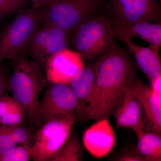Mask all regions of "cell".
I'll use <instances>...</instances> for the list:
<instances>
[{
    "instance_id": "6da1fadb",
    "label": "cell",
    "mask_w": 161,
    "mask_h": 161,
    "mask_svg": "<svg viewBox=\"0 0 161 161\" xmlns=\"http://www.w3.org/2000/svg\"><path fill=\"white\" fill-rule=\"evenodd\" d=\"M95 81L88 119H109L128 86L139 78L136 63L127 48L118 45L95 59Z\"/></svg>"
},
{
    "instance_id": "7a4b0ae2",
    "label": "cell",
    "mask_w": 161,
    "mask_h": 161,
    "mask_svg": "<svg viewBox=\"0 0 161 161\" xmlns=\"http://www.w3.org/2000/svg\"><path fill=\"white\" fill-rule=\"evenodd\" d=\"M10 61L13 68L10 80L13 97L25 109L29 125L37 128L39 95L47 86L46 79L24 50Z\"/></svg>"
},
{
    "instance_id": "3957f363",
    "label": "cell",
    "mask_w": 161,
    "mask_h": 161,
    "mask_svg": "<svg viewBox=\"0 0 161 161\" xmlns=\"http://www.w3.org/2000/svg\"><path fill=\"white\" fill-rule=\"evenodd\" d=\"M113 22L105 12L80 24L71 34L70 44L83 60H95L118 46Z\"/></svg>"
},
{
    "instance_id": "277c9868",
    "label": "cell",
    "mask_w": 161,
    "mask_h": 161,
    "mask_svg": "<svg viewBox=\"0 0 161 161\" xmlns=\"http://www.w3.org/2000/svg\"><path fill=\"white\" fill-rule=\"evenodd\" d=\"M44 9L31 7L17 14L0 34V63L11 60L23 52L40 24Z\"/></svg>"
},
{
    "instance_id": "5b68a950",
    "label": "cell",
    "mask_w": 161,
    "mask_h": 161,
    "mask_svg": "<svg viewBox=\"0 0 161 161\" xmlns=\"http://www.w3.org/2000/svg\"><path fill=\"white\" fill-rule=\"evenodd\" d=\"M107 0H61L44 10V22L72 32L80 24L105 11Z\"/></svg>"
},
{
    "instance_id": "8992f818",
    "label": "cell",
    "mask_w": 161,
    "mask_h": 161,
    "mask_svg": "<svg viewBox=\"0 0 161 161\" xmlns=\"http://www.w3.org/2000/svg\"><path fill=\"white\" fill-rule=\"evenodd\" d=\"M71 34L53 23L43 22L38 26L24 50L40 68L47 60L68 48Z\"/></svg>"
},
{
    "instance_id": "52a82bcc",
    "label": "cell",
    "mask_w": 161,
    "mask_h": 161,
    "mask_svg": "<svg viewBox=\"0 0 161 161\" xmlns=\"http://www.w3.org/2000/svg\"><path fill=\"white\" fill-rule=\"evenodd\" d=\"M75 121V113L50 121L35 132L32 147L34 161H50L68 138Z\"/></svg>"
},
{
    "instance_id": "ba28073f",
    "label": "cell",
    "mask_w": 161,
    "mask_h": 161,
    "mask_svg": "<svg viewBox=\"0 0 161 161\" xmlns=\"http://www.w3.org/2000/svg\"><path fill=\"white\" fill-rule=\"evenodd\" d=\"M105 13L114 24L161 23L158 0H107Z\"/></svg>"
},
{
    "instance_id": "9c48e42d",
    "label": "cell",
    "mask_w": 161,
    "mask_h": 161,
    "mask_svg": "<svg viewBox=\"0 0 161 161\" xmlns=\"http://www.w3.org/2000/svg\"><path fill=\"white\" fill-rule=\"evenodd\" d=\"M40 101L37 115V129L47 122L75 113L77 101L69 86L51 83Z\"/></svg>"
},
{
    "instance_id": "30bf717a",
    "label": "cell",
    "mask_w": 161,
    "mask_h": 161,
    "mask_svg": "<svg viewBox=\"0 0 161 161\" xmlns=\"http://www.w3.org/2000/svg\"><path fill=\"white\" fill-rule=\"evenodd\" d=\"M83 60L77 52L68 48L56 54L45 65L47 80L50 83L70 86L73 78L83 68Z\"/></svg>"
},
{
    "instance_id": "8fae6325",
    "label": "cell",
    "mask_w": 161,
    "mask_h": 161,
    "mask_svg": "<svg viewBox=\"0 0 161 161\" xmlns=\"http://www.w3.org/2000/svg\"><path fill=\"white\" fill-rule=\"evenodd\" d=\"M139 78L130 84L123 93L113 114L118 129L128 128L134 132L143 129L142 115L137 96Z\"/></svg>"
},
{
    "instance_id": "7c38bea8",
    "label": "cell",
    "mask_w": 161,
    "mask_h": 161,
    "mask_svg": "<svg viewBox=\"0 0 161 161\" xmlns=\"http://www.w3.org/2000/svg\"><path fill=\"white\" fill-rule=\"evenodd\" d=\"M83 143L87 151L96 158H101L111 152L116 145V137L109 119L96 120L85 132Z\"/></svg>"
},
{
    "instance_id": "4fadbf2b",
    "label": "cell",
    "mask_w": 161,
    "mask_h": 161,
    "mask_svg": "<svg viewBox=\"0 0 161 161\" xmlns=\"http://www.w3.org/2000/svg\"><path fill=\"white\" fill-rule=\"evenodd\" d=\"M95 65L88 64L72 80L70 87L77 101L75 120H88V110L95 87Z\"/></svg>"
},
{
    "instance_id": "5bb4252c",
    "label": "cell",
    "mask_w": 161,
    "mask_h": 161,
    "mask_svg": "<svg viewBox=\"0 0 161 161\" xmlns=\"http://www.w3.org/2000/svg\"><path fill=\"white\" fill-rule=\"evenodd\" d=\"M137 96L142 115L143 130L161 134V95H157L141 81Z\"/></svg>"
},
{
    "instance_id": "9a60e30c",
    "label": "cell",
    "mask_w": 161,
    "mask_h": 161,
    "mask_svg": "<svg viewBox=\"0 0 161 161\" xmlns=\"http://www.w3.org/2000/svg\"><path fill=\"white\" fill-rule=\"evenodd\" d=\"M117 37L125 43L130 54L135 58L136 65L150 81L161 75L159 52L150 47L137 45L132 39L127 37L118 36Z\"/></svg>"
},
{
    "instance_id": "2e32d148",
    "label": "cell",
    "mask_w": 161,
    "mask_h": 161,
    "mask_svg": "<svg viewBox=\"0 0 161 161\" xmlns=\"http://www.w3.org/2000/svg\"><path fill=\"white\" fill-rule=\"evenodd\" d=\"M117 36L132 39H140L149 43V47L159 52L161 46V23L139 22L132 23H113Z\"/></svg>"
},
{
    "instance_id": "e0dca14e",
    "label": "cell",
    "mask_w": 161,
    "mask_h": 161,
    "mask_svg": "<svg viewBox=\"0 0 161 161\" xmlns=\"http://www.w3.org/2000/svg\"><path fill=\"white\" fill-rule=\"evenodd\" d=\"M137 144L134 151L145 161H161V134L140 129L135 132Z\"/></svg>"
},
{
    "instance_id": "ac0fdd59",
    "label": "cell",
    "mask_w": 161,
    "mask_h": 161,
    "mask_svg": "<svg viewBox=\"0 0 161 161\" xmlns=\"http://www.w3.org/2000/svg\"><path fill=\"white\" fill-rule=\"evenodd\" d=\"M26 118L25 109L14 97L7 94L0 98V124L19 125L23 124Z\"/></svg>"
},
{
    "instance_id": "d6986e66",
    "label": "cell",
    "mask_w": 161,
    "mask_h": 161,
    "mask_svg": "<svg viewBox=\"0 0 161 161\" xmlns=\"http://www.w3.org/2000/svg\"><path fill=\"white\" fill-rule=\"evenodd\" d=\"M83 151L78 136L71 132L68 138L54 154L50 161H81Z\"/></svg>"
},
{
    "instance_id": "ffe728a7",
    "label": "cell",
    "mask_w": 161,
    "mask_h": 161,
    "mask_svg": "<svg viewBox=\"0 0 161 161\" xmlns=\"http://www.w3.org/2000/svg\"><path fill=\"white\" fill-rule=\"evenodd\" d=\"M9 125V134L16 145L32 147L34 143L35 132L32 127H26L23 123Z\"/></svg>"
},
{
    "instance_id": "44dd1931",
    "label": "cell",
    "mask_w": 161,
    "mask_h": 161,
    "mask_svg": "<svg viewBox=\"0 0 161 161\" xmlns=\"http://www.w3.org/2000/svg\"><path fill=\"white\" fill-rule=\"evenodd\" d=\"M32 157V147L16 145L2 156L0 161H28Z\"/></svg>"
},
{
    "instance_id": "7402d4cb",
    "label": "cell",
    "mask_w": 161,
    "mask_h": 161,
    "mask_svg": "<svg viewBox=\"0 0 161 161\" xmlns=\"http://www.w3.org/2000/svg\"><path fill=\"white\" fill-rule=\"evenodd\" d=\"M29 0H0V19L27 9Z\"/></svg>"
},
{
    "instance_id": "603a6c76",
    "label": "cell",
    "mask_w": 161,
    "mask_h": 161,
    "mask_svg": "<svg viewBox=\"0 0 161 161\" xmlns=\"http://www.w3.org/2000/svg\"><path fill=\"white\" fill-rule=\"evenodd\" d=\"M15 146L9 134V125L0 124V158Z\"/></svg>"
},
{
    "instance_id": "cb8c5ba5",
    "label": "cell",
    "mask_w": 161,
    "mask_h": 161,
    "mask_svg": "<svg viewBox=\"0 0 161 161\" xmlns=\"http://www.w3.org/2000/svg\"><path fill=\"white\" fill-rule=\"evenodd\" d=\"M11 76L7 67L0 63V98L11 92Z\"/></svg>"
},
{
    "instance_id": "d4e9b609",
    "label": "cell",
    "mask_w": 161,
    "mask_h": 161,
    "mask_svg": "<svg viewBox=\"0 0 161 161\" xmlns=\"http://www.w3.org/2000/svg\"><path fill=\"white\" fill-rule=\"evenodd\" d=\"M116 160L120 161H145L143 158L136 153L134 150H126L122 153Z\"/></svg>"
},
{
    "instance_id": "484cf974",
    "label": "cell",
    "mask_w": 161,
    "mask_h": 161,
    "mask_svg": "<svg viewBox=\"0 0 161 161\" xmlns=\"http://www.w3.org/2000/svg\"><path fill=\"white\" fill-rule=\"evenodd\" d=\"M31 7L34 8L45 9L61 0H29Z\"/></svg>"
},
{
    "instance_id": "4316f807",
    "label": "cell",
    "mask_w": 161,
    "mask_h": 161,
    "mask_svg": "<svg viewBox=\"0 0 161 161\" xmlns=\"http://www.w3.org/2000/svg\"><path fill=\"white\" fill-rule=\"evenodd\" d=\"M151 89L157 95H161V75L150 81Z\"/></svg>"
},
{
    "instance_id": "83f0119b",
    "label": "cell",
    "mask_w": 161,
    "mask_h": 161,
    "mask_svg": "<svg viewBox=\"0 0 161 161\" xmlns=\"http://www.w3.org/2000/svg\"><path fill=\"white\" fill-rule=\"evenodd\" d=\"M158 1H159V2H160V3H161V0H158Z\"/></svg>"
}]
</instances>
